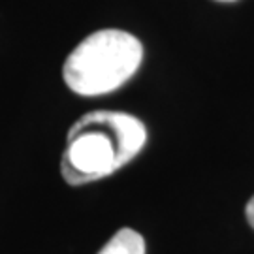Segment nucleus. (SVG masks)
I'll list each match as a JSON object with an SVG mask.
<instances>
[{
    "mask_svg": "<svg viewBox=\"0 0 254 254\" xmlns=\"http://www.w3.org/2000/svg\"><path fill=\"white\" fill-rule=\"evenodd\" d=\"M147 141V130L137 117L123 111H92L68 132L61 172L66 183L85 185L121 170Z\"/></svg>",
    "mask_w": 254,
    "mask_h": 254,
    "instance_id": "f257e3e1",
    "label": "nucleus"
},
{
    "mask_svg": "<svg viewBox=\"0 0 254 254\" xmlns=\"http://www.w3.org/2000/svg\"><path fill=\"white\" fill-rule=\"evenodd\" d=\"M143 46L136 36L117 28L96 30L68 55L64 81L81 96H98L119 89L137 72Z\"/></svg>",
    "mask_w": 254,
    "mask_h": 254,
    "instance_id": "f03ea898",
    "label": "nucleus"
},
{
    "mask_svg": "<svg viewBox=\"0 0 254 254\" xmlns=\"http://www.w3.org/2000/svg\"><path fill=\"white\" fill-rule=\"evenodd\" d=\"M98 254H145V241L136 230L123 228L109 239Z\"/></svg>",
    "mask_w": 254,
    "mask_h": 254,
    "instance_id": "7ed1b4c3",
    "label": "nucleus"
},
{
    "mask_svg": "<svg viewBox=\"0 0 254 254\" xmlns=\"http://www.w3.org/2000/svg\"><path fill=\"white\" fill-rule=\"evenodd\" d=\"M245 213H247V220H249V224L254 228V196L249 200V203H247Z\"/></svg>",
    "mask_w": 254,
    "mask_h": 254,
    "instance_id": "20e7f679",
    "label": "nucleus"
},
{
    "mask_svg": "<svg viewBox=\"0 0 254 254\" xmlns=\"http://www.w3.org/2000/svg\"><path fill=\"white\" fill-rule=\"evenodd\" d=\"M220 2H234V0H220Z\"/></svg>",
    "mask_w": 254,
    "mask_h": 254,
    "instance_id": "39448f33",
    "label": "nucleus"
}]
</instances>
